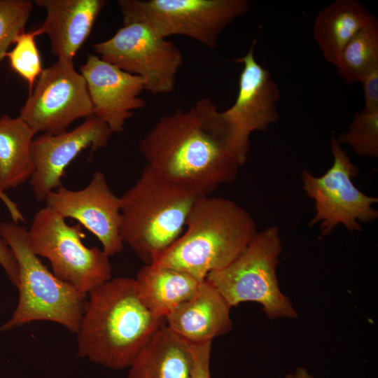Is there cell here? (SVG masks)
Returning a JSON list of instances; mask_svg holds the SVG:
<instances>
[{"label": "cell", "instance_id": "cell-1", "mask_svg": "<svg viewBox=\"0 0 378 378\" xmlns=\"http://www.w3.org/2000/svg\"><path fill=\"white\" fill-rule=\"evenodd\" d=\"M139 150L152 171L202 195L233 182L240 166L230 149L220 111L209 98L162 116Z\"/></svg>", "mask_w": 378, "mask_h": 378}, {"label": "cell", "instance_id": "cell-2", "mask_svg": "<svg viewBox=\"0 0 378 378\" xmlns=\"http://www.w3.org/2000/svg\"><path fill=\"white\" fill-rule=\"evenodd\" d=\"M88 295L76 332L78 356L112 370L129 368L164 318L145 305L134 278L111 279Z\"/></svg>", "mask_w": 378, "mask_h": 378}, {"label": "cell", "instance_id": "cell-3", "mask_svg": "<svg viewBox=\"0 0 378 378\" xmlns=\"http://www.w3.org/2000/svg\"><path fill=\"white\" fill-rule=\"evenodd\" d=\"M251 215L235 202L200 197L179 238L153 265L186 272L198 281L236 260L258 233Z\"/></svg>", "mask_w": 378, "mask_h": 378}, {"label": "cell", "instance_id": "cell-4", "mask_svg": "<svg viewBox=\"0 0 378 378\" xmlns=\"http://www.w3.org/2000/svg\"><path fill=\"white\" fill-rule=\"evenodd\" d=\"M202 195L145 167L122 197L120 236L145 265L154 264L183 234Z\"/></svg>", "mask_w": 378, "mask_h": 378}, {"label": "cell", "instance_id": "cell-5", "mask_svg": "<svg viewBox=\"0 0 378 378\" xmlns=\"http://www.w3.org/2000/svg\"><path fill=\"white\" fill-rule=\"evenodd\" d=\"M0 234L18 267V302L0 332L37 321L55 322L76 333L85 309L87 295L59 279L31 250L27 229L14 222L0 223Z\"/></svg>", "mask_w": 378, "mask_h": 378}, {"label": "cell", "instance_id": "cell-6", "mask_svg": "<svg viewBox=\"0 0 378 378\" xmlns=\"http://www.w3.org/2000/svg\"><path fill=\"white\" fill-rule=\"evenodd\" d=\"M282 251L276 226L258 232L244 251L226 267L211 272L209 281L231 307L244 302L260 304L270 319L296 318L298 313L279 287L276 267Z\"/></svg>", "mask_w": 378, "mask_h": 378}, {"label": "cell", "instance_id": "cell-7", "mask_svg": "<svg viewBox=\"0 0 378 378\" xmlns=\"http://www.w3.org/2000/svg\"><path fill=\"white\" fill-rule=\"evenodd\" d=\"M84 237L79 223L68 225L48 206L34 214L27 230L32 251L49 260L57 278L88 295L111 279L112 269L109 256L97 246H86Z\"/></svg>", "mask_w": 378, "mask_h": 378}, {"label": "cell", "instance_id": "cell-8", "mask_svg": "<svg viewBox=\"0 0 378 378\" xmlns=\"http://www.w3.org/2000/svg\"><path fill=\"white\" fill-rule=\"evenodd\" d=\"M123 24L140 22L158 36L190 37L209 48L235 18L249 10L247 0H119Z\"/></svg>", "mask_w": 378, "mask_h": 378}, {"label": "cell", "instance_id": "cell-9", "mask_svg": "<svg viewBox=\"0 0 378 378\" xmlns=\"http://www.w3.org/2000/svg\"><path fill=\"white\" fill-rule=\"evenodd\" d=\"M330 151L334 160L331 167L321 176L303 169L302 188L314 201L316 214L309 226L319 224L323 235L330 234L340 224L350 232L360 231V223H371L377 219L378 211L372 204L377 197L366 195L354 184L358 167L341 148L336 137L330 139Z\"/></svg>", "mask_w": 378, "mask_h": 378}, {"label": "cell", "instance_id": "cell-10", "mask_svg": "<svg viewBox=\"0 0 378 378\" xmlns=\"http://www.w3.org/2000/svg\"><path fill=\"white\" fill-rule=\"evenodd\" d=\"M93 48L104 61L141 77L144 90L153 94L173 92L183 64L182 53L173 42L158 36L140 22L123 24Z\"/></svg>", "mask_w": 378, "mask_h": 378}, {"label": "cell", "instance_id": "cell-11", "mask_svg": "<svg viewBox=\"0 0 378 378\" xmlns=\"http://www.w3.org/2000/svg\"><path fill=\"white\" fill-rule=\"evenodd\" d=\"M93 113L86 81L72 59L58 58L43 69L19 117L36 133L58 134Z\"/></svg>", "mask_w": 378, "mask_h": 378}, {"label": "cell", "instance_id": "cell-12", "mask_svg": "<svg viewBox=\"0 0 378 378\" xmlns=\"http://www.w3.org/2000/svg\"><path fill=\"white\" fill-rule=\"evenodd\" d=\"M255 41L246 55L234 59L243 64L237 97L232 106L220 111L230 149L240 166L247 160L251 134L267 130L279 118L280 90L270 71L255 60Z\"/></svg>", "mask_w": 378, "mask_h": 378}, {"label": "cell", "instance_id": "cell-13", "mask_svg": "<svg viewBox=\"0 0 378 378\" xmlns=\"http://www.w3.org/2000/svg\"><path fill=\"white\" fill-rule=\"evenodd\" d=\"M45 202L63 218L76 220L93 234L108 256L122 251L120 197L110 189L102 172H95L88 186L80 190L59 187Z\"/></svg>", "mask_w": 378, "mask_h": 378}, {"label": "cell", "instance_id": "cell-14", "mask_svg": "<svg viewBox=\"0 0 378 378\" xmlns=\"http://www.w3.org/2000/svg\"><path fill=\"white\" fill-rule=\"evenodd\" d=\"M111 134L104 122L92 115L72 130L34 137L31 145L34 172L29 183L36 200L45 202L51 192L62 186L66 168L82 150L105 148Z\"/></svg>", "mask_w": 378, "mask_h": 378}, {"label": "cell", "instance_id": "cell-15", "mask_svg": "<svg viewBox=\"0 0 378 378\" xmlns=\"http://www.w3.org/2000/svg\"><path fill=\"white\" fill-rule=\"evenodd\" d=\"M80 73L84 77L93 106V113L112 133L122 132L132 111L145 106L139 95L144 81L95 55H89Z\"/></svg>", "mask_w": 378, "mask_h": 378}, {"label": "cell", "instance_id": "cell-16", "mask_svg": "<svg viewBox=\"0 0 378 378\" xmlns=\"http://www.w3.org/2000/svg\"><path fill=\"white\" fill-rule=\"evenodd\" d=\"M33 2L46 12L44 22L32 31L34 34L36 36L47 34L52 53L58 58L73 60L88 38L107 1L34 0Z\"/></svg>", "mask_w": 378, "mask_h": 378}, {"label": "cell", "instance_id": "cell-17", "mask_svg": "<svg viewBox=\"0 0 378 378\" xmlns=\"http://www.w3.org/2000/svg\"><path fill=\"white\" fill-rule=\"evenodd\" d=\"M231 306L206 279L165 318L166 326L191 344L212 342L232 327Z\"/></svg>", "mask_w": 378, "mask_h": 378}, {"label": "cell", "instance_id": "cell-18", "mask_svg": "<svg viewBox=\"0 0 378 378\" xmlns=\"http://www.w3.org/2000/svg\"><path fill=\"white\" fill-rule=\"evenodd\" d=\"M129 368L128 378H192L191 343L164 323Z\"/></svg>", "mask_w": 378, "mask_h": 378}, {"label": "cell", "instance_id": "cell-19", "mask_svg": "<svg viewBox=\"0 0 378 378\" xmlns=\"http://www.w3.org/2000/svg\"><path fill=\"white\" fill-rule=\"evenodd\" d=\"M372 15L356 0H336L323 8L312 31L324 59L335 66L345 46Z\"/></svg>", "mask_w": 378, "mask_h": 378}, {"label": "cell", "instance_id": "cell-20", "mask_svg": "<svg viewBox=\"0 0 378 378\" xmlns=\"http://www.w3.org/2000/svg\"><path fill=\"white\" fill-rule=\"evenodd\" d=\"M135 281L145 305L161 318L189 299L202 282L186 272L151 265L142 267Z\"/></svg>", "mask_w": 378, "mask_h": 378}, {"label": "cell", "instance_id": "cell-21", "mask_svg": "<svg viewBox=\"0 0 378 378\" xmlns=\"http://www.w3.org/2000/svg\"><path fill=\"white\" fill-rule=\"evenodd\" d=\"M36 134L19 116L0 118V190L16 188L31 177V145Z\"/></svg>", "mask_w": 378, "mask_h": 378}, {"label": "cell", "instance_id": "cell-22", "mask_svg": "<svg viewBox=\"0 0 378 378\" xmlns=\"http://www.w3.org/2000/svg\"><path fill=\"white\" fill-rule=\"evenodd\" d=\"M335 66L348 84L359 82L366 73L378 66V22L374 15L347 43Z\"/></svg>", "mask_w": 378, "mask_h": 378}, {"label": "cell", "instance_id": "cell-23", "mask_svg": "<svg viewBox=\"0 0 378 378\" xmlns=\"http://www.w3.org/2000/svg\"><path fill=\"white\" fill-rule=\"evenodd\" d=\"M339 144H348L358 156L378 157V108L355 113L346 131L337 138Z\"/></svg>", "mask_w": 378, "mask_h": 378}, {"label": "cell", "instance_id": "cell-24", "mask_svg": "<svg viewBox=\"0 0 378 378\" xmlns=\"http://www.w3.org/2000/svg\"><path fill=\"white\" fill-rule=\"evenodd\" d=\"M36 37L32 31H24L15 40L14 48L6 54L12 69L27 82L29 94L43 71Z\"/></svg>", "mask_w": 378, "mask_h": 378}, {"label": "cell", "instance_id": "cell-25", "mask_svg": "<svg viewBox=\"0 0 378 378\" xmlns=\"http://www.w3.org/2000/svg\"><path fill=\"white\" fill-rule=\"evenodd\" d=\"M32 8L33 1L29 0H0V62L10 46L25 31Z\"/></svg>", "mask_w": 378, "mask_h": 378}, {"label": "cell", "instance_id": "cell-26", "mask_svg": "<svg viewBox=\"0 0 378 378\" xmlns=\"http://www.w3.org/2000/svg\"><path fill=\"white\" fill-rule=\"evenodd\" d=\"M193 356L192 378H211L210 357L211 342L191 344Z\"/></svg>", "mask_w": 378, "mask_h": 378}, {"label": "cell", "instance_id": "cell-27", "mask_svg": "<svg viewBox=\"0 0 378 378\" xmlns=\"http://www.w3.org/2000/svg\"><path fill=\"white\" fill-rule=\"evenodd\" d=\"M364 94V108H378V66L366 73L359 81Z\"/></svg>", "mask_w": 378, "mask_h": 378}, {"label": "cell", "instance_id": "cell-28", "mask_svg": "<svg viewBox=\"0 0 378 378\" xmlns=\"http://www.w3.org/2000/svg\"><path fill=\"white\" fill-rule=\"evenodd\" d=\"M0 265L5 271L12 284L17 287L18 285V267L15 258L0 234Z\"/></svg>", "mask_w": 378, "mask_h": 378}, {"label": "cell", "instance_id": "cell-29", "mask_svg": "<svg viewBox=\"0 0 378 378\" xmlns=\"http://www.w3.org/2000/svg\"><path fill=\"white\" fill-rule=\"evenodd\" d=\"M0 200L6 206L13 222L18 223L25 220V218L18 208V204L13 202L4 191L0 190Z\"/></svg>", "mask_w": 378, "mask_h": 378}, {"label": "cell", "instance_id": "cell-30", "mask_svg": "<svg viewBox=\"0 0 378 378\" xmlns=\"http://www.w3.org/2000/svg\"><path fill=\"white\" fill-rule=\"evenodd\" d=\"M285 378H314L307 370L304 368H298L293 373H290Z\"/></svg>", "mask_w": 378, "mask_h": 378}]
</instances>
